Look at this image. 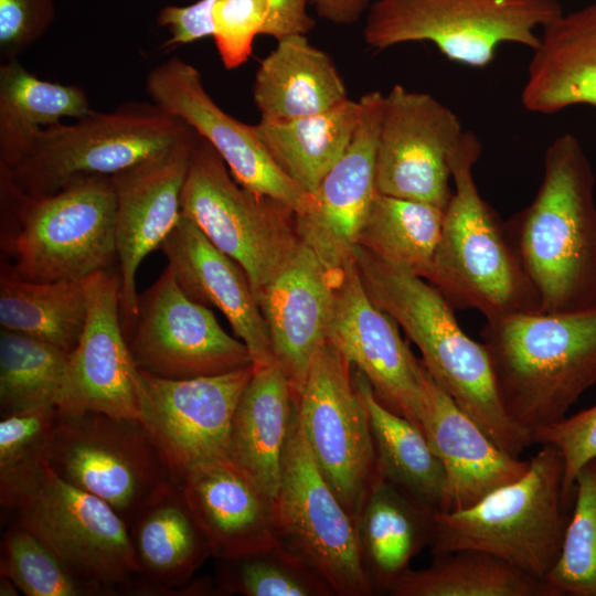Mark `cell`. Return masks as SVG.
<instances>
[{"mask_svg": "<svg viewBox=\"0 0 596 596\" xmlns=\"http://www.w3.org/2000/svg\"><path fill=\"white\" fill-rule=\"evenodd\" d=\"M505 223L541 312L596 306L595 174L574 135L547 146L535 196Z\"/></svg>", "mask_w": 596, "mask_h": 596, "instance_id": "1", "label": "cell"}, {"mask_svg": "<svg viewBox=\"0 0 596 596\" xmlns=\"http://www.w3.org/2000/svg\"><path fill=\"white\" fill-rule=\"evenodd\" d=\"M354 258L370 298L417 347L433 380L502 450L520 457L532 438L505 415L487 349L462 330L455 308L428 280L359 245Z\"/></svg>", "mask_w": 596, "mask_h": 596, "instance_id": "2", "label": "cell"}, {"mask_svg": "<svg viewBox=\"0 0 596 596\" xmlns=\"http://www.w3.org/2000/svg\"><path fill=\"white\" fill-rule=\"evenodd\" d=\"M480 336L504 413L531 438L596 384V306L487 320Z\"/></svg>", "mask_w": 596, "mask_h": 596, "instance_id": "3", "label": "cell"}, {"mask_svg": "<svg viewBox=\"0 0 596 596\" xmlns=\"http://www.w3.org/2000/svg\"><path fill=\"white\" fill-rule=\"evenodd\" d=\"M481 151L479 138L465 130L450 155L453 195L427 280L454 308L477 310L486 320L541 312L507 223L476 184L473 167Z\"/></svg>", "mask_w": 596, "mask_h": 596, "instance_id": "4", "label": "cell"}, {"mask_svg": "<svg viewBox=\"0 0 596 596\" xmlns=\"http://www.w3.org/2000/svg\"><path fill=\"white\" fill-rule=\"evenodd\" d=\"M2 264L31 281L84 280L117 260L110 177L29 194L0 175Z\"/></svg>", "mask_w": 596, "mask_h": 596, "instance_id": "5", "label": "cell"}, {"mask_svg": "<svg viewBox=\"0 0 596 596\" xmlns=\"http://www.w3.org/2000/svg\"><path fill=\"white\" fill-rule=\"evenodd\" d=\"M0 503L103 595L135 592L138 567L129 528L104 500L36 458L0 470Z\"/></svg>", "mask_w": 596, "mask_h": 596, "instance_id": "6", "label": "cell"}, {"mask_svg": "<svg viewBox=\"0 0 596 596\" xmlns=\"http://www.w3.org/2000/svg\"><path fill=\"white\" fill-rule=\"evenodd\" d=\"M570 507L563 458L554 447L541 445L519 479L466 509L437 511L430 550L434 556L487 552L544 579L561 554Z\"/></svg>", "mask_w": 596, "mask_h": 596, "instance_id": "7", "label": "cell"}, {"mask_svg": "<svg viewBox=\"0 0 596 596\" xmlns=\"http://www.w3.org/2000/svg\"><path fill=\"white\" fill-rule=\"evenodd\" d=\"M193 131L153 103L129 102L109 113L91 110L73 124L41 128L0 175L25 193L50 194L81 178L111 177Z\"/></svg>", "mask_w": 596, "mask_h": 596, "instance_id": "8", "label": "cell"}, {"mask_svg": "<svg viewBox=\"0 0 596 596\" xmlns=\"http://www.w3.org/2000/svg\"><path fill=\"white\" fill-rule=\"evenodd\" d=\"M562 13L558 0H375L363 39L375 51L430 42L450 61L485 67L502 43L533 51L535 31Z\"/></svg>", "mask_w": 596, "mask_h": 596, "instance_id": "9", "label": "cell"}, {"mask_svg": "<svg viewBox=\"0 0 596 596\" xmlns=\"http://www.w3.org/2000/svg\"><path fill=\"white\" fill-rule=\"evenodd\" d=\"M181 212L241 265L254 294L279 272L300 243L295 212L238 184L220 155L199 135L190 156Z\"/></svg>", "mask_w": 596, "mask_h": 596, "instance_id": "10", "label": "cell"}, {"mask_svg": "<svg viewBox=\"0 0 596 596\" xmlns=\"http://www.w3.org/2000/svg\"><path fill=\"white\" fill-rule=\"evenodd\" d=\"M42 460L62 479L107 502L128 524L170 473L137 419L58 413Z\"/></svg>", "mask_w": 596, "mask_h": 596, "instance_id": "11", "label": "cell"}, {"mask_svg": "<svg viewBox=\"0 0 596 596\" xmlns=\"http://www.w3.org/2000/svg\"><path fill=\"white\" fill-rule=\"evenodd\" d=\"M275 507L280 539L324 578L334 595L375 594L362 564L354 519L313 459L299 422L297 400Z\"/></svg>", "mask_w": 596, "mask_h": 596, "instance_id": "12", "label": "cell"}, {"mask_svg": "<svg viewBox=\"0 0 596 596\" xmlns=\"http://www.w3.org/2000/svg\"><path fill=\"white\" fill-rule=\"evenodd\" d=\"M299 422L313 459L354 519L380 477L369 414L351 363L328 342L297 396Z\"/></svg>", "mask_w": 596, "mask_h": 596, "instance_id": "13", "label": "cell"}, {"mask_svg": "<svg viewBox=\"0 0 596 596\" xmlns=\"http://www.w3.org/2000/svg\"><path fill=\"white\" fill-rule=\"evenodd\" d=\"M125 331L136 366L162 379L184 380L253 364L245 343L228 334L206 306L189 298L167 265L138 296Z\"/></svg>", "mask_w": 596, "mask_h": 596, "instance_id": "14", "label": "cell"}, {"mask_svg": "<svg viewBox=\"0 0 596 596\" xmlns=\"http://www.w3.org/2000/svg\"><path fill=\"white\" fill-rule=\"evenodd\" d=\"M253 373L251 364L170 380L138 369L139 422L175 483L194 465L227 457L233 416Z\"/></svg>", "mask_w": 596, "mask_h": 596, "instance_id": "15", "label": "cell"}, {"mask_svg": "<svg viewBox=\"0 0 596 596\" xmlns=\"http://www.w3.org/2000/svg\"><path fill=\"white\" fill-rule=\"evenodd\" d=\"M464 131L434 96L394 85L384 94L377 135V192L445 211L453 195L450 155Z\"/></svg>", "mask_w": 596, "mask_h": 596, "instance_id": "16", "label": "cell"}, {"mask_svg": "<svg viewBox=\"0 0 596 596\" xmlns=\"http://www.w3.org/2000/svg\"><path fill=\"white\" fill-rule=\"evenodd\" d=\"M146 91L153 104L182 120L215 149L238 184L281 202L295 214L308 207L310 193L277 166L254 125L237 120L213 100L193 65L172 56L148 73Z\"/></svg>", "mask_w": 596, "mask_h": 596, "instance_id": "17", "label": "cell"}, {"mask_svg": "<svg viewBox=\"0 0 596 596\" xmlns=\"http://www.w3.org/2000/svg\"><path fill=\"white\" fill-rule=\"evenodd\" d=\"M84 284L86 321L70 353L57 411H91L140 421L138 369L121 323L118 270H99L85 278Z\"/></svg>", "mask_w": 596, "mask_h": 596, "instance_id": "18", "label": "cell"}, {"mask_svg": "<svg viewBox=\"0 0 596 596\" xmlns=\"http://www.w3.org/2000/svg\"><path fill=\"white\" fill-rule=\"evenodd\" d=\"M369 381L376 398L419 427L425 366L400 326L366 292L355 262L342 273L329 341Z\"/></svg>", "mask_w": 596, "mask_h": 596, "instance_id": "19", "label": "cell"}, {"mask_svg": "<svg viewBox=\"0 0 596 596\" xmlns=\"http://www.w3.org/2000/svg\"><path fill=\"white\" fill-rule=\"evenodd\" d=\"M198 134L110 177L115 192V242L124 332L137 315L136 276L160 248L181 215V195Z\"/></svg>", "mask_w": 596, "mask_h": 596, "instance_id": "20", "label": "cell"}, {"mask_svg": "<svg viewBox=\"0 0 596 596\" xmlns=\"http://www.w3.org/2000/svg\"><path fill=\"white\" fill-rule=\"evenodd\" d=\"M383 102L379 91L361 96L352 142L310 194L308 207L295 214L300 241L334 272L355 262L360 232L379 193L375 155Z\"/></svg>", "mask_w": 596, "mask_h": 596, "instance_id": "21", "label": "cell"}, {"mask_svg": "<svg viewBox=\"0 0 596 596\" xmlns=\"http://www.w3.org/2000/svg\"><path fill=\"white\" fill-rule=\"evenodd\" d=\"M342 273L328 268L300 241L279 272L255 294L269 331L274 361L296 397L315 358L329 341Z\"/></svg>", "mask_w": 596, "mask_h": 596, "instance_id": "22", "label": "cell"}, {"mask_svg": "<svg viewBox=\"0 0 596 596\" xmlns=\"http://www.w3.org/2000/svg\"><path fill=\"white\" fill-rule=\"evenodd\" d=\"M174 278L192 300L216 308L247 347L254 366L274 361L269 331L248 276L181 212L160 246Z\"/></svg>", "mask_w": 596, "mask_h": 596, "instance_id": "23", "label": "cell"}, {"mask_svg": "<svg viewBox=\"0 0 596 596\" xmlns=\"http://www.w3.org/2000/svg\"><path fill=\"white\" fill-rule=\"evenodd\" d=\"M178 485L216 560L280 540L275 500L227 457L194 465Z\"/></svg>", "mask_w": 596, "mask_h": 596, "instance_id": "24", "label": "cell"}, {"mask_svg": "<svg viewBox=\"0 0 596 596\" xmlns=\"http://www.w3.org/2000/svg\"><path fill=\"white\" fill-rule=\"evenodd\" d=\"M426 395L419 428L447 477V510L466 509L522 477L529 460L502 450L425 369Z\"/></svg>", "mask_w": 596, "mask_h": 596, "instance_id": "25", "label": "cell"}, {"mask_svg": "<svg viewBox=\"0 0 596 596\" xmlns=\"http://www.w3.org/2000/svg\"><path fill=\"white\" fill-rule=\"evenodd\" d=\"M128 528L138 567L136 594L180 592L212 556L180 486L172 479L153 490Z\"/></svg>", "mask_w": 596, "mask_h": 596, "instance_id": "26", "label": "cell"}, {"mask_svg": "<svg viewBox=\"0 0 596 596\" xmlns=\"http://www.w3.org/2000/svg\"><path fill=\"white\" fill-rule=\"evenodd\" d=\"M521 100L536 114L596 107V2L562 13L542 29Z\"/></svg>", "mask_w": 596, "mask_h": 596, "instance_id": "27", "label": "cell"}, {"mask_svg": "<svg viewBox=\"0 0 596 596\" xmlns=\"http://www.w3.org/2000/svg\"><path fill=\"white\" fill-rule=\"evenodd\" d=\"M296 400L275 361L254 366L232 421L227 458L274 500Z\"/></svg>", "mask_w": 596, "mask_h": 596, "instance_id": "28", "label": "cell"}, {"mask_svg": "<svg viewBox=\"0 0 596 596\" xmlns=\"http://www.w3.org/2000/svg\"><path fill=\"white\" fill-rule=\"evenodd\" d=\"M262 121H288L331 109L349 99L345 83L331 56L306 35L277 41L253 83Z\"/></svg>", "mask_w": 596, "mask_h": 596, "instance_id": "29", "label": "cell"}, {"mask_svg": "<svg viewBox=\"0 0 596 596\" xmlns=\"http://www.w3.org/2000/svg\"><path fill=\"white\" fill-rule=\"evenodd\" d=\"M437 511L379 477L354 517L363 567L374 593L389 594L409 562L430 546Z\"/></svg>", "mask_w": 596, "mask_h": 596, "instance_id": "30", "label": "cell"}, {"mask_svg": "<svg viewBox=\"0 0 596 596\" xmlns=\"http://www.w3.org/2000/svg\"><path fill=\"white\" fill-rule=\"evenodd\" d=\"M353 379L369 414L380 477L417 502L446 511V472L425 434L381 404L361 372L354 370Z\"/></svg>", "mask_w": 596, "mask_h": 596, "instance_id": "31", "label": "cell"}, {"mask_svg": "<svg viewBox=\"0 0 596 596\" xmlns=\"http://www.w3.org/2000/svg\"><path fill=\"white\" fill-rule=\"evenodd\" d=\"M360 119L359 100L288 121H262L255 132L277 166L308 193L341 159Z\"/></svg>", "mask_w": 596, "mask_h": 596, "instance_id": "32", "label": "cell"}, {"mask_svg": "<svg viewBox=\"0 0 596 596\" xmlns=\"http://www.w3.org/2000/svg\"><path fill=\"white\" fill-rule=\"evenodd\" d=\"M91 111L86 93L76 85L43 81L18 60L0 65V169L20 158L41 128L78 119Z\"/></svg>", "mask_w": 596, "mask_h": 596, "instance_id": "33", "label": "cell"}, {"mask_svg": "<svg viewBox=\"0 0 596 596\" xmlns=\"http://www.w3.org/2000/svg\"><path fill=\"white\" fill-rule=\"evenodd\" d=\"M84 280L31 281L1 265L0 324L71 353L85 326Z\"/></svg>", "mask_w": 596, "mask_h": 596, "instance_id": "34", "label": "cell"}, {"mask_svg": "<svg viewBox=\"0 0 596 596\" xmlns=\"http://www.w3.org/2000/svg\"><path fill=\"white\" fill-rule=\"evenodd\" d=\"M392 596H552L544 579L482 551L459 550L434 556L422 570H407Z\"/></svg>", "mask_w": 596, "mask_h": 596, "instance_id": "35", "label": "cell"}, {"mask_svg": "<svg viewBox=\"0 0 596 596\" xmlns=\"http://www.w3.org/2000/svg\"><path fill=\"white\" fill-rule=\"evenodd\" d=\"M444 210L377 193L358 245L379 259L428 279L441 234Z\"/></svg>", "mask_w": 596, "mask_h": 596, "instance_id": "36", "label": "cell"}, {"mask_svg": "<svg viewBox=\"0 0 596 596\" xmlns=\"http://www.w3.org/2000/svg\"><path fill=\"white\" fill-rule=\"evenodd\" d=\"M310 0H214V43L223 66L235 70L253 53L258 35L277 41L309 33L315 19L308 13Z\"/></svg>", "mask_w": 596, "mask_h": 596, "instance_id": "37", "label": "cell"}, {"mask_svg": "<svg viewBox=\"0 0 596 596\" xmlns=\"http://www.w3.org/2000/svg\"><path fill=\"white\" fill-rule=\"evenodd\" d=\"M70 353L43 340L1 328V416L57 403Z\"/></svg>", "mask_w": 596, "mask_h": 596, "instance_id": "38", "label": "cell"}, {"mask_svg": "<svg viewBox=\"0 0 596 596\" xmlns=\"http://www.w3.org/2000/svg\"><path fill=\"white\" fill-rule=\"evenodd\" d=\"M217 561L215 584L224 595H334L324 578L281 539L267 549Z\"/></svg>", "mask_w": 596, "mask_h": 596, "instance_id": "39", "label": "cell"}, {"mask_svg": "<svg viewBox=\"0 0 596 596\" xmlns=\"http://www.w3.org/2000/svg\"><path fill=\"white\" fill-rule=\"evenodd\" d=\"M544 581L552 596H596V458L576 475L561 554Z\"/></svg>", "mask_w": 596, "mask_h": 596, "instance_id": "40", "label": "cell"}, {"mask_svg": "<svg viewBox=\"0 0 596 596\" xmlns=\"http://www.w3.org/2000/svg\"><path fill=\"white\" fill-rule=\"evenodd\" d=\"M0 575L26 596H95L102 592L74 573L26 529L11 523L1 541Z\"/></svg>", "mask_w": 596, "mask_h": 596, "instance_id": "41", "label": "cell"}, {"mask_svg": "<svg viewBox=\"0 0 596 596\" xmlns=\"http://www.w3.org/2000/svg\"><path fill=\"white\" fill-rule=\"evenodd\" d=\"M533 444L550 445L558 450L564 465V496L573 504L577 472L596 458V404L565 416L532 436Z\"/></svg>", "mask_w": 596, "mask_h": 596, "instance_id": "42", "label": "cell"}, {"mask_svg": "<svg viewBox=\"0 0 596 596\" xmlns=\"http://www.w3.org/2000/svg\"><path fill=\"white\" fill-rule=\"evenodd\" d=\"M57 417L55 405H42L2 415L0 470L41 458Z\"/></svg>", "mask_w": 596, "mask_h": 596, "instance_id": "43", "label": "cell"}, {"mask_svg": "<svg viewBox=\"0 0 596 596\" xmlns=\"http://www.w3.org/2000/svg\"><path fill=\"white\" fill-rule=\"evenodd\" d=\"M53 0H0V60H18L50 28Z\"/></svg>", "mask_w": 596, "mask_h": 596, "instance_id": "44", "label": "cell"}, {"mask_svg": "<svg viewBox=\"0 0 596 596\" xmlns=\"http://www.w3.org/2000/svg\"><path fill=\"white\" fill-rule=\"evenodd\" d=\"M214 0H198L189 6H168L160 10L157 23L169 30L170 38L161 45L169 51L214 34Z\"/></svg>", "mask_w": 596, "mask_h": 596, "instance_id": "45", "label": "cell"}, {"mask_svg": "<svg viewBox=\"0 0 596 596\" xmlns=\"http://www.w3.org/2000/svg\"><path fill=\"white\" fill-rule=\"evenodd\" d=\"M372 0H311L317 14L337 25L354 24L369 10Z\"/></svg>", "mask_w": 596, "mask_h": 596, "instance_id": "46", "label": "cell"}, {"mask_svg": "<svg viewBox=\"0 0 596 596\" xmlns=\"http://www.w3.org/2000/svg\"><path fill=\"white\" fill-rule=\"evenodd\" d=\"M19 588L7 576L0 575V595L1 596H17L19 595Z\"/></svg>", "mask_w": 596, "mask_h": 596, "instance_id": "47", "label": "cell"}]
</instances>
